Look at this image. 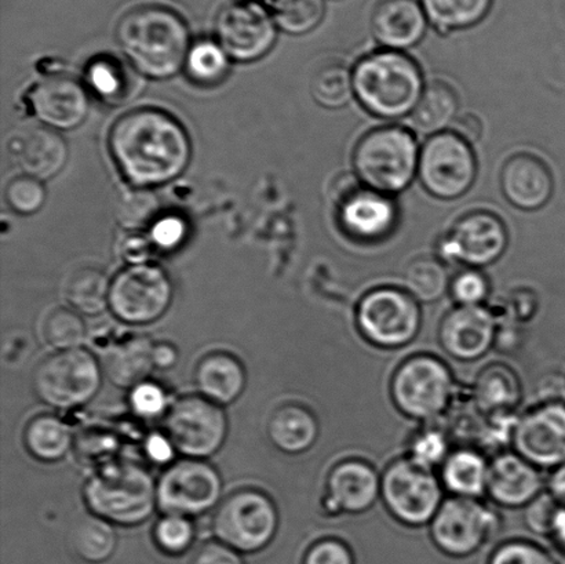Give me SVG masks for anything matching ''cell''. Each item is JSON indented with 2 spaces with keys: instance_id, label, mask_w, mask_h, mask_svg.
Listing matches in <instances>:
<instances>
[{
  "instance_id": "cell-1",
  "label": "cell",
  "mask_w": 565,
  "mask_h": 564,
  "mask_svg": "<svg viewBox=\"0 0 565 564\" xmlns=\"http://www.w3.org/2000/svg\"><path fill=\"white\" fill-rule=\"evenodd\" d=\"M108 146L124 179L148 190L179 179L192 158L185 127L158 108H138L120 116L110 129Z\"/></svg>"
},
{
  "instance_id": "cell-2",
  "label": "cell",
  "mask_w": 565,
  "mask_h": 564,
  "mask_svg": "<svg viewBox=\"0 0 565 564\" xmlns=\"http://www.w3.org/2000/svg\"><path fill=\"white\" fill-rule=\"evenodd\" d=\"M116 39L132 68L159 81L170 79L184 68L192 46L185 21L175 11L154 4L121 17Z\"/></svg>"
},
{
  "instance_id": "cell-3",
  "label": "cell",
  "mask_w": 565,
  "mask_h": 564,
  "mask_svg": "<svg viewBox=\"0 0 565 564\" xmlns=\"http://www.w3.org/2000/svg\"><path fill=\"white\" fill-rule=\"evenodd\" d=\"M353 88L359 103L384 119L413 114L425 91L418 64L396 50H384L360 60L353 70Z\"/></svg>"
},
{
  "instance_id": "cell-4",
  "label": "cell",
  "mask_w": 565,
  "mask_h": 564,
  "mask_svg": "<svg viewBox=\"0 0 565 564\" xmlns=\"http://www.w3.org/2000/svg\"><path fill=\"white\" fill-rule=\"evenodd\" d=\"M83 499L93 515L118 526H138L158 507L157 483L140 464L114 460L87 479Z\"/></svg>"
},
{
  "instance_id": "cell-5",
  "label": "cell",
  "mask_w": 565,
  "mask_h": 564,
  "mask_svg": "<svg viewBox=\"0 0 565 564\" xmlns=\"http://www.w3.org/2000/svg\"><path fill=\"white\" fill-rule=\"evenodd\" d=\"M419 155L412 131L401 126L379 127L354 148V171L363 185L393 196L412 184L418 173Z\"/></svg>"
},
{
  "instance_id": "cell-6",
  "label": "cell",
  "mask_w": 565,
  "mask_h": 564,
  "mask_svg": "<svg viewBox=\"0 0 565 564\" xmlns=\"http://www.w3.org/2000/svg\"><path fill=\"white\" fill-rule=\"evenodd\" d=\"M456 381L451 369L431 355H415L398 364L391 380L397 411L415 422L430 423L450 408Z\"/></svg>"
},
{
  "instance_id": "cell-7",
  "label": "cell",
  "mask_w": 565,
  "mask_h": 564,
  "mask_svg": "<svg viewBox=\"0 0 565 564\" xmlns=\"http://www.w3.org/2000/svg\"><path fill=\"white\" fill-rule=\"evenodd\" d=\"M103 366L85 348L57 351L44 358L32 375L33 392L44 405L75 408L98 394Z\"/></svg>"
},
{
  "instance_id": "cell-8",
  "label": "cell",
  "mask_w": 565,
  "mask_h": 564,
  "mask_svg": "<svg viewBox=\"0 0 565 564\" xmlns=\"http://www.w3.org/2000/svg\"><path fill=\"white\" fill-rule=\"evenodd\" d=\"M381 500L386 511L403 526H429L445 502V488L434 471L397 458L381 475Z\"/></svg>"
},
{
  "instance_id": "cell-9",
  "label": "cell",
  "mask_w": 565,
  "mask_h": 564,
  "mask_svg": "<svg viewBox=\"0 0 565 564\" xmlns=\"http://www.w3.org/2000/svg\"><path fill=\"white\" fill-rule=\"evenodd\" d=\"M279 528V512L268 494L254 489L235 491L220 502L212 529L215 538L243 554L270 544Z\"/></svg>"
},
{
  "instance_id": "cell-10",
  "label": "cell",
  "mask_w": 565,
  "mask_h": 564,
  "mask_svg": "<svg viewBox=\"0 0 565 564\" xmlns=\"http://www.w3.org/2000/svg\"><path fill=\"white\" fill-rule=\"evenodd\" d=\"M423 312L404 289L379 287L360 300L356 326L363 339L381 350H398L417 339Z\"/></svg>"
},
{
  "instance_id": "cell-11",
  "label": "cell",
  "mask_w": 565,
  "mask_h": 564,
  "mask_svg": "<svg viewBox=\"0 0 565 564\" xmlns=\"http://www.w3.org/2000/svg\"><path fill=\"white\" fill-rule=\"evenodd\" d=\"M500 529L494 508L481 500L450 497L430 522L429 534L443 554L467 557L483 549Z\"/></svg>"
},
{
  "instance_id": "cell-12",
  "label": "cell",
  "mask_w": 565,
  "mask_h": 564,
  "mask_svg": "<svg viewBox=\"0 0 565 564\" xmlns=\"http://www.w3.org/2000/svg\"><path fill=\"white\" fill-rule=\"evenodd\" d=\"M168 273L157 264L129 265L110 285L109 308L127 324H149L162 318L173 301Z\"/></svg>"
},
{
  "instance_id": "cell-13",
  "label": "cell",
  "mask_w": 565,
  "mask_h": 564,
  "mask_svg": "<svg viewBox=\"0 0 565 564\" xmlns=\"http://www.w3.org/2000/svg\"><path fill=\"white\" fill-rule=\"evenodd\" d=\"M337 220L343 234L353 241L374 243L390 236L397 224L392 196L371 190L358 175L342 174L332 185Z\"/></svg>"
},
{
  "instance_id": "cell-14",
  "label": "cell",
  "mask_w": 565,
  "mask_h": 564,
  "mask_svg": "<svg viewBox=\"0 0 565 564\" xmlns=\"http://www.w3.org/2000/svg\"><path fill=\"white\" fill-rule=\"evenodd\" d=\"M164 434L186 458L212 457L224 446L228 418L223 406L204 396H184L164 414Z\"/></svg>"
},
{
  "instance_id": "cell-15",
  "label": "cell",
  "mask_w": 565,
  "mask_h": 564,
  "mask_svg": "<svg viewBox=\"0 0 565 564\" xmlns=\"http://www.w3.org/2000/svg\"><path fill=\"white\" fill-rule=\"evenodd\" d=\"M221 494L220 472L198 458L171 464L157 483L158 508L163 515H203L218 506Z\"/></svg>"
},
{
  "instance_id": "cell-16",
  "label": "cell",
  "mask_w": 565,
  "mask_h": 564,
  "mask_svg": "<svg viewBox=\"0 0 565 564\" xmlns=\"http://www.w3.org/2000/svg\"><path fill=\"white\" fill-rule=\"evenodd\" d=\"M478 162L470 143L454 131L431 136L419 155L418 175L431 195L450 201L472 188Z\"/></svg>"
},
{
  "instance_id": "cell-17",
  "label": "cell",
  "mask_w": 565,
  "mask_h": 564,
  "mask_svg": "<svg viewBox=\"0 0 565 564\" xmlns=\"http://www.w3.org/2000/svg\"><path fill=\"white\" fill-rule=\"evenodd\" d=\"M269 10L258 0H235L215 19L217 42L237 63H253L274 49L278 31Z\"/></svg>"
},
{
  "instance_id": "cell-18",
  "label": "cell",
  "mask_w": 565,
  "mask_h": 564,
  "mask_svg": "<svg viewBox=\"0 0 565 564\" xmlns=\"http://www.w3.org/2000/svg\"><path fill=\"white\" fill-rule=\"evenodd\" d=\"M507 225L494 213L473 212L459 219L439 242L443 263H461L468 268L487 267L505 253Z\"/></svg>"
},
{
  "instance_id": "cell-19",
  "label": "cell",
  "mask_w": 565,
  "mask_h": 564,
  "mask_svg": "<svg viewBox=\"0 0 565 564\" xmlns=\"http://www.w3.org/2000/svg\"><path fill=\"white\" fill-rule=\"evenodd\" d=\"M512 446L518 455L540 469L565 462V403L547 401L518 418Z\"/></svg>"
},
{
  "instance_id": "cell-20",
  "label": "cell",
  "mask_w": 565,
  "mask_h": 564,
  "mask_svg": "<svg viewBox=\"0 0 565 564\" xmlns=\"http://www.w3.org/2000/svg\"><path fill=\"white\" fill-rule=\"evenodd\" d=\"M500 326L491 309L484 306H458L448 311L439 328L443 351L458 362L472 363L483 359L497 344Z\"/></svg>"
},
{
  "instance_id": "cell-21",
  "label": "cell",
  "mask_w": 565,
  "mask_h": 564,
  "mask_svg": "<svg viewBox=\"0 0 565 564\" xmlns=\"http://www.w3.org/2000/svg\"><path fill=\"white\" fill-rule=\"evenodd\" d=\"M31 113L43 126L55 131H70L86 120L90 99L87 88L71 76L43 77L28 93Z\"/></svg>"
},
{
  "instance_id": "cell-22",
  "label": "cell",
  "mask_w": 565,
  "mask_h": 564,
  "mask_svg": "<svg viewBox=\"0 0 565 564\" xmlns=\"http://www.w3.org/2000/svg\"><path fill=\"white\" fill-rule=\"evenodd\" d=\"M381 499V475L367 461L351 458L332 467L323 508L329 515H362Z\"/></svg>"
},
{
  "instance_id": "cell-23",
  "label": "cell",
  "mask_w": 565,
  "mask_h": 564,
  "mask_svg": "<svg viewBox=\"0 0 565 564\" xmlns=\"http://www.w3.org/2000/svg\"><path fill=\"white\" fill-rule=\"evenodd\" d=\"M541 469L516 451H501L490 461L487 496L495 507L524 510L544 493Z\"/></svg>"
},
{
  "instance_id": "cell-24",
  "label": "cell",
  "mask_w": 565,
  "mask_h": 564,
  "mask_svg": "<svg viewBox=\"0 0 565 564\" xmlns=\"http://www.w3.org/2000/svg\"><path fill=\"white\" fill-rule=\"evenodd\" d=\"M9 149L22 173L42 181L57 177L70 157L65 138L43 125L20 131L11 138Z\"/></svg>"
},
{
  "instance_id": "cell-25",
  "label": "cell",
  "mask_w": 565,
  "mask_h": 564,
  "mask_svg": "<svg viewBox=\"0 0 565 564\" xmlns=\"http://www.w3.org/2000/svg\"><path fill=\"white\" fill-rule=\"evenodd\" d=\"M428 21L417 0H382L371 19V31L381 46L402 52L423 41Z\"/></svg>"
},
{
  "instance_id": "cell-26",
  "label": "cell",
  "mask_w": 565,
  "mask_h": 564,
  "mask_svg": "<svg viewBox=\"0 0 565 564\" xmlns=\"http://www.w3.org/2000/svg\"><path fill=\"white\" fill-rule=\"evenodd\" d=\"M501 187L513 206L533 212L550 202L555 181L544 160L531 153H519L503 166Z\"/></svg>"
},
{
  "instance_id": "cell-27",
  "label": "cell",
  "mask_w": 565,
  "mask_h": 564,
  "mask_svg": "<svg viewBox=\"0 0 565 564\" xmlns=\"http://www.w3.org/2000/svg\"><path fill=\"white\" fill-rule=\"evenodd\" d=\"M196 389L206 400L220 406L231 405L245 392L247 375L239 359L226 352H213L198 363Z\"/></svg>"
},
{
  "instance_id": "cell-28",
  "label": "cell",
  "mask_w": 565,
  "mask_h": 564,
  "mask_svg": "<svg viewBox=\"0 0 565 564\" xmlns=\"http://www.w3.org/2000/svg\"><path fill=\"white\" fill-rule=\"evenodd\" d=\"M267 429L270 444L286 455H302L312 449L320 435L318 418L297 403L276 408Z\"/></svg>"
},
{
  "instance_id": "cell-29",
  "label": "cell",
  "mask_w": 565,
  "mask_h": 564,
  "mask_svg": "<svg viewBox=\"0 0 565 564\" xmlns=\"http://www.w3.org/2000/svg\"><path fill=\"white\" fill-rule=\"evenodd\" d=\"M490 461L475 447L452 450L440 468L443 488L451 497L481 500L487 496Z\"/></svg>"
},
{
  "instance_id": "cell-30",
  "label": "cell",
  "mask_w": 565,
  "mask_h": 564,
  "mask_svg": "<svg viewBox=\"0 0 565 564\" xmlns=\"http://www.w3.org/2000/svg\"><path fill=\"white\" fill-rule=\"evenodd\" d=\"M153 344L146 336H135L109 348L104 357L103 370L110 383L119 389H135L147 381L154 369Z\"/></svg>"
},
{
  "instance_id": "cell-31",
  "label": "cell",
  "mask_w": 565,
  "mask_h": 564,
  "mask_svg": "<svg viewBox=\"0 0 565 564\" xmlns=\"http://www.w3.org/2000/svg\"><path fill=\"white\" fill-rule=\"evenodd\" d=\"M473 402L483 414L513 413L522 402L519 375L507 364H489L476 377Z\"/></svg>"
},
{
  "instance_id": "cell-32",
  "label": "cell",
  "mask_w": 565,
  "mask_h": 564,
  "mask_svg": "<svg viewBox=\"0 0 565 564\" xmlns=\"http://www.w3.org/2000/svg\"><path fill=\"white\" fill-rule=\"evenodd\" d=\"M459 99L456 91L445 82H434L425 87L412 114V125L424 136L445 132L458 118Z\"/></svg>"
},
{
  "instance_id": "cell-33",
  "label": "cell",
  "mask_w": 565,
  "mask_h": 564,
  "mask_svg": "<svg viewBox=\"0 0 565 564\" xmlns=\"http://www.w3.org/2000/svg\"><path fill=\"white\" fill-rule=\"evenodd\" d=\"M74 445V435L68 425L52 414H42L26 424L24 446L38 461L57 462L63 460Z\"/></svg>"
},
{
  "instance_id": "cell-34",
  "label": "cell",
  "mask_w": 565,
  "mask_h": 564,
  "mask_svg": "<svg viewBox=\"0 0 565 564\" xmlns=\"http://www.w3.org/2000/svg\"><path fill=\"white\" fill-rule=\"evenodd\" d=\"M68 545L81 561L98 564L110 560L118 546L114 524L96 515L77 519L68 533Z\"/></svg>"
},
{
  "instance_id": "cell-35",
  "label": "cell",
  "mask_w": 565,
  "mask_h": 564,
  "mask_svg": "<svg viewBox=\"0 0 565 564\" xmlns=\"http://www.w3.org/2000/svg\"><path fill=\"white\" fill-rule=\"evenodd\" d=\"M110 285L102 269L85 267L76 270L66 285V300L75 311L96 317L109 307Z\"/></svg>"
},
{
  "instance_id": "cell-36",
  "label": "cell",
  "mask_w": 565,
  "mask_h": 564,
  "mask_svg": "<svg viewBox=\"0 0 565 564\" xmlns=\"http://www.w3.org/2000/svg\"><path fill=\"white\" fill-rule=\"evenodd\" d=\"M404 290L418 302H435L450 290L451 279L439 257L420 256L407 265L403 275Z\"/></svg>"
},
{
  "instance_id": "cell-37",
  "label": "cell",
  "mask_w": 565,
  "mask_h": 564,
  "mask_svg": "<svg viewBox=\"0 0 565 564\" xmlns=\"http://www.w3.org/2000/svg\"><path fill=\"white\" fill-rule=\"evenodd\" d=\"M231 57L217 41L202 39L192 43L184 70L188 79L198 86L220 85L231 71Z\"/></svg>"
},
{
  "instance_id": "cell-38",
  "label": "cell",
  "mask_w": 565,
  "mask_h": 564,
  "mask_svg": "<svg viewBox=\"0 0 565 564\" xmlns=\"http://www.w3.org/2000/svg\"><path fill=\"white\" fill-rule=\"evenodd\" d=\"M492 0H423L428 20L440 32L479 24L489 14Z\"/></svg>"
},
{
  "instance_id": "cell-39",
  "label": "cell",
  "mask_w": 565,
  "mask_h": 564,
  "mask_svg": "<svg viewBox=\"0 0 565 564\" xmlns=\"http://www.w3.org/2000/svg\"><path fill=\"white\" fill-rule=\"evenodd\" d=\"M86 88L108 104L124 103L131 91L124 65L108 55L90 60L85 70Z\"/></svg>"
},
{
  "instance_id": "cell-40",
  "label": "cell",
  "mask_w": 565,
  "mask_h": 564,
  "mask_svg": "<svg viewBox=\"0 0 565 564\" xmlns=\"http://www.w3.org/2000/svg\"><path fill=\"white\" fill-rule=\"evenodd\" d=\"M310 93L321 107H345L354 94L353 72L338 61L320 65L310 81Z\"/></svg>"
},
{
  "instance_id": "cell-41",
  "label": "cell",
  "mask_w": 565,
  "mask_h": 564,
  "mask_svg": "<svg viewBox=\"0 0 565 564\" xmlns=\"http://www.w3.org/2000/svg\"><path fill=\"white\" fill-rule=\"evenodd\" d=\"M276 25L290 35H305L323 20L324 0H264Z\"/></svg>"
},
{
  "instance_id": "cell-42",
  "label": "cell",
  "mask_w": 565,
  "mask_h": 564,
  "mask_svg": "<svg viewBox=\"0 0 565 564\" xmlns=\"http://www.w3.org/2000/svg\"><path fill=\"white\" fill-rule=\"evenodd\" d=\"M159 215V198L148 188L131 187V190L121 193L116 203L118 223L131 232L151 228Z\"/></svg>"
},
{
  "instance_id": "cell-43",
  "label": "cell",
  "mask_w": 565,
  "mask_h": 564,
  "mask_svg": "<svg viewBox=\"0 0 565 564\" xmlns=\"http://www.w3.org/2000/svg\"><path fill=\"white\" fill-rule=\"evenodd\" d=\"M43 337L55 351L74 350L85 340L86 324L75 309L55 308L44 319Z\"/></svg>"
},
{
  "instance_id": "cell-44",
  "label": "cell",
  "mask_w": 565,
  "mask_h": 564,
  "mask_svg": "<svg viewBox=\"0 0 565 564\" xmlns=\"http://www.w3.org/2000/svg\"><path fill=\"white\" fill-rule=\"evenodd\" d=\"M451 444L446 430L439 427L419 429L408 444L407 457L418 467L434 471L441 468L451 455Z\"/></svg>"
},
{
  "instance_id": "cell-45",
  "label": "cell",
  "mask_w": 565,
  "mask_h": 564,
  "mask_svg": "<svg viewBox=\"0 0 565 564\" xmlns=\"http://www.w3.org/2000/svg\"><path fill=\"white\" fill-rule=\"evenodd\" d=\"M195 526L190 518L163 515L153 529V541L166 555L185 554L195 541Z\"/></svg>"
},
{
  "instance_id": "cell-46",
  "label": "cell",
  "mask_w": 565,
  "mask_h": 564,
  "mask_svg": "<svg viewBox=\"0 0 565 564\" xmlns=\"http://www.w3.org/2000/svg\"><path fill=\"white\" fill-rule=\"evenodd\" d=\"M43 182L26 174L15 177L6 187V203L17 214L32 215L38 213L46 203L47 198L46 187Z\"/></svg>"
},
{
  "instance_id": "cell-47",
  "label": "cell",
  "mask_w": 565,
  "mask_h": 564,
  "mask_svg": "<svg viewBox=\"0 0 565 564\" xmlns=\"http://www.w3.org/2000/svg\"><path fill=\"white\" fill-rule=\"evenodd\" d=\"M450 291L458 306H483L490 295L489 279L478 268H467L454 276Z\"/></svg>"
},
{
  "instance_id": "cell-48",
  "label": "cell",
  "mask_w": 565,
  "mask_h": 564,
  "mask_svg": "<svg viewBox=\"0 0 565 564\" xmlns=\"http://www.w3.org/2000/svg\"><path fill=\"white\" fill-rule=\"evenodd\" d=\"M148 237L154 251L174 252L186 241V220L179 214H160L149 228Z\"/></svg>"
},
{
  "instance_id": "cell-49",
  "label": "cell",
  "mask_w": 565,
  "mask_h": 564,
  "mask_svg": "<svg viewBox=\"0 0 565 564\" xmlns=\"http://www.w3.org/2000/svg\"><path fill=\"white\" fill-rule=\"evenodd\" d=\"M77 455L87 462H98V467L116 460L119 440L113 434L86 430L75 440Z\"/></svg>"
},
{
  "instance_id": "cell-50",
  "label": "cell",
  "mask_w": 565,
  "mask_h": 564,
  "mask_svg": "<svg viewBox=\"0 0 565 564\" xmlns=\"http://www.w3.org/2000/svg\"><path fill=\"white\" fill-rule=\"evenodd\" d=\"M490 564H556L555 560L540 545L524 540L508 541L498 546Z\"/></svg>"
},
{
  "instance_id": "cell-51",
  "label": "cell",
  "mask_w": 565,
  "mask_h": 564,
  "mask_svg": "<svg viewBox=\"0 0 565 564\" xmlns=\"http://www.w3.org/2000/svg\"><path fill=\"white\" fill-rule=\"evenodd\" d=\"M130 407L138 417L153 419L168 413V396L162 386L143 381L130 392Z\"/></svg>"
},
{
  "instance_id": "cell-52",
  "label": "cell",
  "mask_w": 565,
  "mask_h": 564,
  "mask_svg": "<svg viewBox=\"0 0 565 564\" xmlns=\"http://www.w3.org/2000/svg\"><path fill=\"white\" fill-rule=\"evenodd\" d=\"M561 507L555 497L546 490L524 508V522L531 532L551 538L553 522Z\"/></svg>"
},
{
  "instance_id": "cell-53",
  "label": "cell",
  "mask_w": 565,
  "mask_h": 564,
  "mask_svg": "<svg viewBox=\"0 0 565 564\" xmlns=\"http://www.w3.org/2000/svg\"><path fill=\"white\" fill-rule=\"evenodd\" d=\"M303 564H354L352 551L337 539L320 540L303 557Z\"/></svg>"
},
{
  "instance_id": "cell-54",
  "label": "cell",
  "mask_w": 565,
  "mask_h": 564,
  "mask_svg": "<svg viewBox=\"0 0 565 564\" xmlns=\"http://www.w3.org/2000/svg\"><path fill=\"white\" fill-rule=\"evenodd\" d=\"M191 564H245L241 552L223 543H207L193 556Z\"/></svg>"
},
{
  "instance_id": "cell-55",
  "label": "cell",
  "mask_w": 565,
  "mask_h": 564,
  "mask_svg": "<svg viewBox=\"0 0 565 564\" xmlns=\"http://www.w3.org/2000/svg\"><path fill=\"white\" fill-rule=\"evenodd\" d=\"M143 451L157 466H168L173 462L177 450L168 435L152 434L143 441Z\"/></svg>"
},
{
  "instance_id": "cell-56",
  "label": "cell",
  "mask_w": 565,
  "mask_h": 564,
  "mask_svg": "<svg viewBox=\"0 0 565 564\" xmlns=\"http://www.w3.org/2000/svg\"><path fill=\"white\" fill-rule=\"evenodd\" d=\"M153 248L148 235L142 236L138 235L137 232H132L125 241L121 254H124L127 262H129V265L143 264L149 263L148 259L151 257Z\"/></svg>"
},
{
  "instance_id": "cell-57",
  "label": "cell",
  "mask_w": 565,
  "mask_h": 564,
  "mask_svg": "<svg viewBox=\"0 0 565 564\" xmlns=\"http://www.w3.org/2000/svg\"><path fill=\"white\" fill-rule=\"evenodd\" d=\"M454 132L469 143H476L483 137V124L473 114L458 116L452 125Z\"/></svg>"
},
{
  "instance_id": "cell-58",
  "label": "cell",
  "mask_w": 565,
  "mask_h": 564,
  "mask_svg": "<svg viewBox=\"0 0 565 564\" xmlns=\"http://www.w3.org/2000/svg\"><path fill=\"white\" fill-rule=\"evenodd\" d=\"M152 359L154 368L168 370L179 361V352L169 342H158V344H153Z\"/></svg>"
},
{
  "instance_id": "cell-59",
  "label": "cell",
  "mask_w": 565,
  "mask_h": 564,
  "mask_svg": "<svg viewBox=\"0 0 565 564\" xmlns=\"http://www.w3.org/2000/svg\"><path fill=\"white\" fill-rule=\"evenodd\" d=\"M546 486L547 491L555 497L558 504L565 507V462L563 466L553 469Z\"/></svg>"
},
{
  "instance_id": "cell-60",
  "label": "cell",
  "mask_w": 565,
  "mask_h": 564,
  "mask_svg": "<svg viewBox=\"0 0 565 564\" xmlns=\"http://www.w3.org/2000/svg\"><path fill=\"white\" fill-rule=\"evenodd\" d=\"M551 538L565 550V507L558 508Z\"/></svg>"
}]
</instances>
